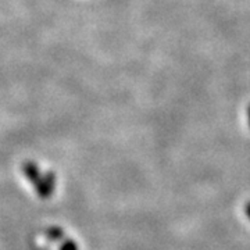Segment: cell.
Segmentation results:
<instances>
[{"mask_svg":"<svg viewBox=\"0 0 250 250\" xmlns=\"http://www.w3.org/2000/svg\"><path fill=\"white\" fill-rule=\"evenodd\" d=\"M47 238H50L53 241H59L62 238V231L60 228H50L47 231Z\"/></svg>","mask_w":250,"mask_h":250,"instance_id":"obj_2","label":"cell"},{"mask_svg":"<svg viewBox=\"0 0 250 250\" xmlns=\"http://www.w3.org/2000/svg\"><path fill=\"white\" fill-rule=\"evenodd\" d=\"M249 118H250V108H249Z\"/></svg>","mask_w":250,"mask_h":250,"instance_id":"obj_4","label":"cell"},{"mask_svg":"<svg viewBox=\"0 0 250 250\" xmlns=\"http://www.w3.org/2000/svg\"><path fill=\"white\" fill-rule=\"evenodd\" d=\"M24 172H25L27 178L35 185L36 189L41 187L42 179H43V175L39 172V168H38L36 164H34V163H25V164H24Z\"/></svg>","mask_w":250,"mask_h":250,"instance_id":"obj_1","label":"cell"},{"mask_svg":"<svg viewBox=\"0 0 250 250\" xmlns=\"http://www.w3.org/2000/svg\"><path fill=\"white\" fill-rule=\"evenodd\" d=\"M60 250H78V246H77V245H75L72 241H68L62 245V249Z\"/></svg>","mask_w":250,"mask_h":250,"instance_id":"obj_3","label":"cell"}]
</instances>
